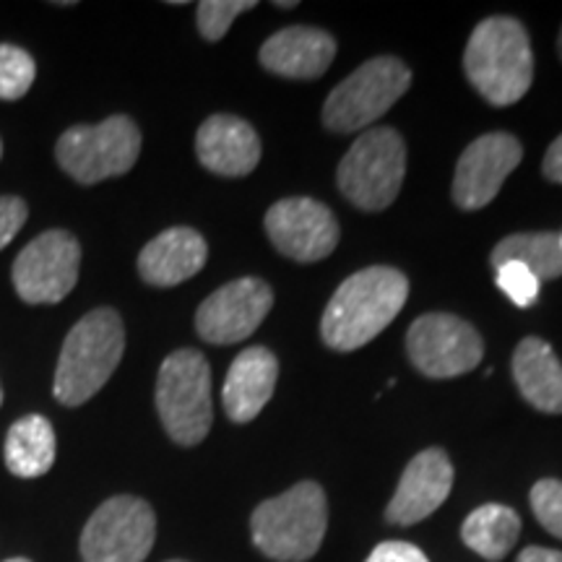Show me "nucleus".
I'll use <instances>...</instances> for the list:
<instances>
[{"instance_id": "20e7f679", "label": "nucleus", "mask_w": 562, "mask_h": 562, "mask_svg": "<svg viewBox=\"0 0 562 562\" xmlns=\"http://www.w3.org/2000/svg\"><path fill=\"white\" fill-rule=\"evenodd\" d=\"M328 526L326 492L315 482H300L284 495L252 510V544L277 562H305L323 544Z\"/></svg>"}, {"instance_id": "7c9ffc66", "label": "nucleus", "mask_w": 562, "mask_h": 562, "mask_svg": "<svg viewBox=\"0 0 562 562\" xmlns=\"http://www.w3.org/2000/svg\"><path fill=\"white\" fill-rule=\"evenodd\" d=\"M516 562H562V552L547 550V547H526Z\"/></svg>"}, {"instance_id": "393cba45", "label": "nucleus", "mask_w": 562, "mask_h": 562, "mask_svg": "<svg viewBox=\"0 0 562 562\" xmlns=\"http://www.w3.org/2000/svg\"><path fill=\"white\" fill-rule=\"evenodd\" d=\"M252 9H256L252 0H203V3L195 5L199 32L203 34V40L220 42L229 32L232 21Z\"/></svg>"}, {"instance_id": "6e6552de", "label": "nucleus", "mask_w": 562, "mask_h": 562, "mask_svg": "<svg viewBox=\"0 0 562 562\" xmlns=\"http://www.w3.org/2000/svg\"><path fill=\"white\" fill-rule=\"evenodd\" d=\"M140 131L128 115H112L97 125H74L58 138L55 159L81 186L121 178L138 161Z\"/></svg>"}, {"instance_id": "bb28decb", "label": "nucleus", "mask_w": 562, "mask_h": 562, "mask_svg": "<svg viewBox=\"0 0 562 562\" xmlns=\"http://www.w3.org/2000/svg\"><path fill=\"white\" fill-rule=\"evenodd\" d=\"M539 281L533 273L521 263H503L497 269V286L516 302L518 307H529L539 297Z\"/></svg>"}, {"instance_id": "9b49d317", "label": "nucleus", "mask_w": 562, "mask_h": 562, "mask_svg": "<svg viewBox=\"0 0 562 562\" xmlns=\"http://www.w3.org/2000/svg\"><path fill=\"white\" fill-rule=\"evenodd\" d=\"M406 351L422 375L456 378L482 362L484 341L472 323L448 313H427L412 323Z\"/></svg>"}, {"instance_id": "4be33fe9", "label": "nucleus", "mask_w": 562, "mask_h": 562, "mask_svg": "<svg viewBox=\"0 0 562 562\" xmlns=\"http://www.w3.org/2000/svg\"><path fill=\"white\" fill-rule=\"evenodd\" d=\"M521 533V518L508 505H482L461 526V539L484 560L497 562L513 550Z\"/></svg>"}, {"instance_id": "39448f33", "label": "nucleus", "mask_w": 562, "mask_h": 562, "mask_svg": "<svg viewBox=\"0 0 562 562\" xmlns=\"http://www.w3.org/2000/svg\"><path fill=\"white\" fill-rule=\"evenodd\" d=\"M157 412L178 446H199L211 430V370L195 349H178L161 362L157 378Z\"/></svg>"}, {"instance_id": "c85d7f7f", "label": "nucleus", "mask_w": 562, "mask_h": 562, "mask_svg": "<svg viewBox=\"0 0 562 562\" xmlns=\"http://www.w3.org/2000/svg\"><path fill=\"white\" fill-rule=\"evenodd\" d=\"M364 562H430L419 547L409 542H383L370 552Z\"/></svg>"}, {"instance_id": "423d86ee", "label": "nucleus", "mask_w": 562, "mask_h": 562, "mask_svg": "<svg viewBox=\"0 0 562 562\" xmlns=\"http://www.w3.org/2000/svg\"><path fill=\"white\" fill-rule=\"evenodd\" d=\"M406 175L404 138L393 128H370L344 154L336 182L362 211H383L396 201Z\"/></svg>"}, {"instance_id": "4468645a", "label": "nucleus", "mask_w": 562, "mask_h": 562, "mask_svg": "<svg viewBox=\"0 0 562 562\" xmlns=\"http://www.w3.org/2000/svg\"><path fill=\"white\" fill-rule=\"evenodd\" d=\"M524 149L510 133H487L467 146L456 167L453 201L463 211H476L501 193L508 175L521 165Z\"/></svg>"}, {"instance_id": "a211bd4d", "label": "nucleus", "mask_w": 562, "mask_h": 562, "mask_svg": "<svg viewBox=\"0 0 562 562\" xmlns=\"http://www.w3.org/2000/svg\"><path fill=\"white\" fill-rule=\"evenodd\" d=\"M277 378L279 362L269 349L250 347L240 351L235 362H232L222 389V402L227 417L237 422V425L256 419L273 396Z\"/></svg>"}, {"instance_id": "c9c22d12", "label": "nucleus", "mask_w": 562, "mask_h": 562, "mask_svg": "<svg viewBox=\"0 0 562 562\" xmlns=\"http://www.w3.org/2000/svg\"><path fill=\"white\" fill-rule=\"evenodd\" d=\"M170 562H186V560H170Z\"/></svg>"}, {"instance_id": "1a4fd4ad", "label": "nucleus", "mask_w": 562, "mask_h": 562, "mask_svg": "<svg viewBox=\"0 0 562 562\" xmlns=\"http://www.w3.org/2000/svg\"><path fill=\"white\" fill-rule=\"evenodd\" d=\"M157 537L151 505L133 495H115L91 513L81 531L83 562H144Z\"/></svg>"}, {"instance_id": "e433bc0d", "label": "nucleus", "mask_w": 562, "mask_h": 562, "mask_svg": "<svg viewBox=\"0 0 562 562\" xmlns=\"http://www.w3.org/2000/svg\"><path fill=\"white\" fill-rule=\"evenodd\" d=\"M560 240H562V235H560Z\"/></svg>"}, {"instance_id": "5701e85b", "label": "nucleus", "mask_w": 562, "mask_h": 562, "mask_svg": "<svg viewBox=\"0 0 562 562\" xmlns=\"http://www.w3.org/2000/svg\"><path fill=\"white\" fill-rule=\"evenodd\" d=\"M521 263L539 281L562 277V240L554 232H518L492 250V266Z\"/></svg>"}, {"instance_id": "f257e3e1", "label": "nucleus", "mask_w": 562, "mask_h": 562, "mask_svg": "<svg viewBox=\"0 0 562 562\" xmlns=\"http://www.w3.org/2000/svg\"><path fill=\"white\" fill-rule=\"evenodd\" d=\"M409 281L391 266H370L341 281L326 305L321 336L331 349L355 351L375 339L402 313Z\"/></svg>"}, {"instance_id": "a878e982", "label": "nucleus", "mask_w": 562, "mask_h": 562, "mask_svg": "<svg viewBox=\"0 0 562 562\" xmlns=\"http://www.w3.org/2000/svg\"><path fill=\"white\" fill-rule=\"evenodd\" d=\"M531 508L537 521L542 524L552 537L562 539V482L542 480L533 484Z\"/></svg>"}, {"instance_id": "f03ea898", "label": "nucleus", "mask_w": 562, "mask_h": 562, "mask_svg": "<svg viewBox=\"0 0 562 562\" xmlns=\"http://www.w3.org/2000/svg\"><path fill=\"white\" fill-rule=\"evenodd\" d=\"M463 70L490 104H516L533 81V53L526 26L513 16L484 19L469 37Z\"/></svg>"}, {"instance_id": "7ed1b4c3", "label": "nucleus", "mask_w": 562, "mask_h": 562, "mask_svg": "<svg viewBox=\"0 0 562 562\" xmlns=\"http://www.w3.org/2000/svg\"><path fill=\"white\" fill-rule=\"evenodd\" d=\"M125 328L121 315L97 307L70 328L63 341L53 393L63 406H81L102 391L123 360Z\"/></svg>"}, {"instance_id": "412c9836", "label": "nucleus", "mask_w": 562, "mask_h": 562, "mask_svg": "<svg viewBox=\"0 0 562 562\" xmlns=\"http://www.w3.org/2000/svg\"><path fill=\"white\" fill-rule=\"evenodd\" d=\"M55 463V430L42 414H26L13 422L5 438V467L21 480L45 476Z\"/></svg>"}, {"instance_id": "2f4dec72", "label": "nucleus", "mask_w": 562, "mask_h": 562, "mask_svg": "<svg viewBox=\"0 0 562 562\" xmlns=\"http://www.w3.org/2000/svg\"><path fill=\"white\" fill-rule=\"evenodd\" d=\"M558 53H560V60H562V26H560V37H558Z\"/></svg>"}, {"instance_id": "dca6fc26", "label": "nucleus", "mask_w": 562, "mask_h": 562, "mask_svg": "<svg viewBox=\"0 0 562 562\" xmlns=\"http://www.w3.org/2000/svg\"><path fill=\"white\" fill-rule=\"evenodd\" d=\"M195 154L222 178H245L261 161V138L243 117L211 115L195 136Z\"/></svg>"}, {"instance_id": "cd10ccee", "label": "nucleus", "mask_w": 562, "mask_h": 562, "mask_svg": "<svg viewBox=\"0 0 562 562\" xmlns=\"http://www.w3.org/2000/svg\"><path fill=\"white\" fill-rule=\"evenodd\" d=\"M26 222V203L16 195H0V250L11 245Z\"/></svg>"}, {"instance_id": "72a5a7b5", "label": "nucleus", "mask_w": 562, "mask_h": 562, "mask_svg": "<svg viewBox=\"0 0 562 562\" xmlns=\"http://www.w3.org/2000/svg\"><path fill=\"white\" fill-rule=\"evenodd\" d=\"M0 157H3V140H0Z\"/></svg>"}, {"instance_id": "ddd939ff", "label": "nucleus", "mask_w": 562, "mask_h": 562, "mask_svg": "<svg viewBox=\"0 0 562 562\" xmlns=\"http://www.w3.org/2000/svg\"><path fill=\"white\" fill-rule=\"evenodd\" d=\"M266 232L281 256L315 263L331 256L339 243V224L331 209L313 199H284L266 214Z\"/></svg>"}, {"instance_id": "f704fd0d", "label": "nucleus", "mask_w": 562, "mask_h": 562, "mask_svg": "<svg viewBox=\"0 0 562 562\" xmlns=\"http://www.w3.org/2000/svg\"><path fill=\"white\" fill-rule=\"evenodd\" d=\"M0 404H3V389H0Z\"/></svg>"}, {"instance_id": "aec40b11", "label": "nucleus", "mask_w": 562, "mask_h": 562, "mask_svg": "<svg viewBox=\"0 0 562 562\" xmlns=\"http://www.w3.org/2000/svg\"><path fill=\"white\" fill-rule=\"evenodd\" d=\"M513 378L533 409L562 414V362L550 344L529 336L513 355Z\"/></svg>"}, {"instance_id": "2eb2a0df", "label": "nucleus", "mask_w": 562, "mask_h": 562, "mask_svg": "<svg viewBox=\"0 0 562 562\" xmlns=\"http://www.w3.org/2000/svg\"><path fill=\"white\" fill-rule=\"evenodd\" d=\"M451 487V459L440 448H427V451L414 456L409 467H406L396 495H393L389 510H385V518L396 526L419 524L422 518L432 516L448 501Z\"/></svg>"}, {"instance_id": "c756f323", "label": "nucleus", "mask_w": 562, "mask_h": 562, "mask_svg": "<svg viewBox=\"0 0 562 562\" xmlns=\"http://www.w3.org/2000/svg\"><path fill=\"white\" fill-rule=\"evenodd\" d=\"M542 172L550 182H560L562 186V136L552 140V146L544 154L542 161Z\"/></svg>"}, {"instance_id": "f3484780", "label": "nucleus", "mask_w": 562, "mask_h": 562, "mask_svg": "<svg viewBox=\"0 0 562 562\" xmlns=\"http://www.w3.org/2000/svg\"><path fill=\"white\" fill-rule=\"evenodd\" d=\"M258 58L284 79H318L336 58V40L315 26H286L263 42Z\"/></svg>"}, {"instance_id": "6ab92c4d", "label": "nucleus", "mask_w": 562, "mask_h": 562, "mask_svg": "<svg viewBox=\"0 0 562 562\" xmlns=\"http://www.w3.org/2000/svg\"><path fill=\"white\" fill-rule=\"evenodd\" d=\"M206 240L191 227H172L140 250L138 273L151 286H178L206 266Z\"/></svg>"}, {"instance_id": "f8f14e48", "label": "nucleus", "mask_w": 562, "mask_h": 562, "mask_svg": "<svg viewBox=\"0 0 562 562\" xmlns=\"http://www.w3.org/2000/svg\"><path fill=\"white\" fill-rule=\"evenodd\" d=\"M273 292L266 281L245 277L229 281L201 302L195 313V331L209 344L245 341L271 313Z\"/></svg>"}, {"instance_id": "b1692460", "label": "nucleus", "mask_w": 562, "mask_h": 562, "mask_svg": "<svg viewBox=\"0 0 562 562\" xmlns=\"http://www.w3.org/2000/svg\"><path fill=\"white\" fill-rule=\"evenodd\" d=\"M37 79V63L16 45H0V100H21Z\"/></svg>"}, {"instance_id": "0eeeda50", "label": "nucleus", "mask_w": 562, "mask_h": 562, "mask_svg": "<svg viewBox=\"0 0 562 562\" xmlns=\"http://www.w3.org/2000/svg\"><path fill=\"white\" fill-rule=\"evenodd\" d=\"M412 70L391 55L362 63L349 74L323 104V125L331 133H357L381 121L406 94Z\"/></svg>"}, {"instance_id": "9d476101", "label": "nucleus", "mask_w": 562, "mask_h": 562, "mask_svg": "<svg viewBox=\"0 0 562 562\" xmlns=\"http://www.w3.org/2000/svg\"><path fill=\"white\" fill-rule=\"evenodd\" d=\"M79 269V240L66 229L42 232L13 261V286L30 305H55L74 292Z\"/></svg>"}, {"instance_id": "473e14b6", "label": "nucleus", "mask_w": 562, "mask_h": 562, "mask_svg": "<svg viewBox=\"0 0 562 562\" xmlns=\"http://www.w3.org/2000/svg\"><path fill=\"white\" fill-rule=\"evenodd\" d=\"M5 562H32V560H26V558H11V560H5Z\"/></svg>"}]
</instances>
